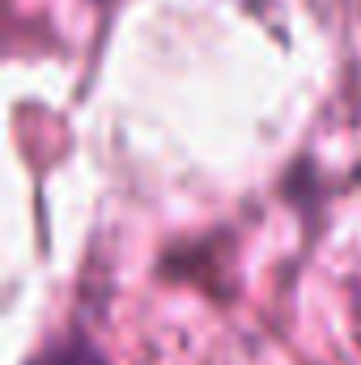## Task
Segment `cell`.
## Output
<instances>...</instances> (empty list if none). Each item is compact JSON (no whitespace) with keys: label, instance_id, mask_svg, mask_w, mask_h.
<instances>
[{"label":"cell","instance_id":"6da1fadb","mask_svg":"<svg viewBox=\"0 0 361 365\" xmlns=\"http://www.w3.org/2000/svg\"><path fill=\"white\" fill-rule=\"evenodd\" d=\"M34 365H106V361L93 353L90 344H81V340H77V344H60V349L43 353Z\"/></svg>","mask_w":361,"mask_h":365},{"label":"cell","instance_id":"7a4b0ae2","mask_svg":"<svg viewBox=\"0 0 361 365\" xmlns=\"http://www.w3.org/2000/svg\"><path fill=\"white\" fill-rule=\"evenodd\" d=\"M357 336H361V293H357Z\"/></svg>","mask_w":361,"mask_h":365}]
</instances>
